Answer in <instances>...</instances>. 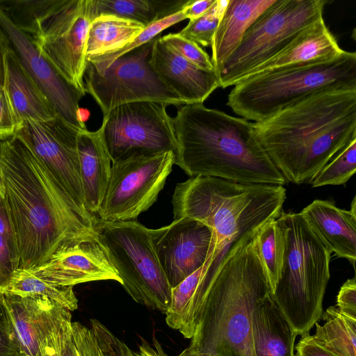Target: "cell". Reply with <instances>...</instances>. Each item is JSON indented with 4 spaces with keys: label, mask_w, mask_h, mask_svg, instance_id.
I'll return each instance as SVG.
<instances>
[{
    "label": "cell",
    "mask_w": 356,
    "mask_h": 356,
    "mask_svg": "<svg viewBox=\"0 0 356 356\" xmlns=\"http://www.w3.org/2000/svg\"><path fill=\"white\" fill-rule=\"evenodd\" d=\"M0 171L19 268L40 266L64 243L95 232V216L77 206L21 135L0 138Z\"/></svg>",
    "instance_id": "1"
},
{
    "label": "cell",
    "mask_w": 356,
    "mask_h": 356,
    "mask_svg": "<svg viewBox=\"0 0 356 356\" xmlns=\"http://www.w3.org/2000/svg\"><path fill=\"white\" fill-rule=\"evenodd\" d=\"M254 124L261 145L286 181L310 184L356 140V88L321 90Z\"/></svg>",
    "instance_id": "2"
},
{
    "label": "cell",
    "mask_w": 356,
    "mask_h": 356,
    "mask_svg": "<svg viewBox=\"0 0 356 356\" xmlns=\"http://www.w3.org/2000/svg\"><path fill=\"white\" fill-rule=\"evenodd\" d=\"M172 122L177 142L175 164L191 177L286 184L261 145L254 123L203 104H185Z\"/></svg>",
    "instance_id": "3"
},
{
    "label": "cell",
    "mask_w": 356,
    "mask_h": 356,
    "mask_svg": "<svg viewBox=\"0 0 356 356\" xmlns=\"http://www.w3.org/2000/svg\"><path fill=\"white\" fill-rule=\"evenodd\" d=\"M255 234L229 246L209 273L211 284L189 348L217 356H254L253 309L272 293L256 249Z\"/></svg>",
    "instance_id": "4"
},
{
    "label": "cell",
    "mask_w": 356,
    "mask_h": 356,
    "mask_svg": "<svg viewBox=\"0 0 356 356\" xmlns=\"http://www.w3.org/2000/svg\"><path fill=\"white\" fill-rule=\"evenodd\" d=\"M286 196L284 186L197 176L176 185L172 211L174 219L192 218L211 229L212 269L229 246L278 218Z\"/></svg>",
    "instance_id": "5"
},
{
    "label": "cell",
    "mask_w": 356,
    "mask_h": 356,
    "mask_svg": "<svg viewBox=\"0 0 356 356\" xmlns=\"http://www.w3.org/2000/svg\"><path fill=\"white\" fill-rule=\"evenodd\" d=\"M278 219L284 229L285 250L272 295L297 336L302 337L321 319L332 252L300 213L282 212Z\"/></svg>",
    "instance_id": "6"
},
{
    "label": "cell",
    "mask_w": 356,
    "mask_h": 356,
    "mask_svg": "<svg viewBox=\"0 0 356 356\" xmlns=\"http://www.w3.org/2000/svg\"><path fill=\"white\" fill-rule=\"evenodd\" d=\"M329 88H356L355 52L343 50L331 60L244 78L229 92L227 105L241 118L259 122L313 93Z\"/></svg>",
    "instance_id": "7"
},
{
    "label": "cell",
    "mask_w": 356,
    "mask_h": 356,
    "mask_svg": "<svg viewBox=\"0 0 356 356\" xmlns=\"http://www.w3.org/2000/svg\"><path fill=\"white\" fill-rule=\"evenodd\" d=\"M93 228L127 293L136 302L165 313L172 287L159 261L152 229L136 220L104 222L96 217Z\"/></svg>",
    "instance_id": "8"
},
{
    "label": "cell",
    "mask_w": 356,
    "mask_h": 356,
    "mask_svg": "<svg viewBox=\"0 0 356 356\" xmlns=\"http://www.w3.org/2000/svg\"><path fill=\"white\" fill-rule=\"evenodd\" d=\"M325 0H274L246 29L218 72L220 87L234 86L284 49L302 30L323 18Z\"/></svg>",
    "instance_id": "9"
},
{
    "label": "cell",
    "mask_w": 356,
    "mask_h": 356,
    "mask_svg": "<svg viewBox=\"0 0 356 356\" xmlns=\"http://www.w3.org/2000/svg\"><path fill=\"white\" fill-rule=\"evenodd\" d=\"M155 38L121 56L104 70L97 71L86 62V92L97 103L103 115L120 105L136 102L185 104L150 63Z\"/></svg>",
    "instance_id": "10"
},
{
    "label": "cell",
    "mask_w": 356,
    "mask_h": 356,
    "mask_svg": "<svg viewBox=\"0 0 356 356\" xmlns=\"http://www.w3.org/2000/svg\"><path fill=\"white\" fill-rule=\"evenodd\" d=\"M168 105L136 102L115 107L99 129L111 162L172 151L177 142Z\"/></svg>",
    "instance_id": "11"
},
{
    "label": "cell",
    "mask_w": 356,
    "mask_h": 356,
    "mask_svg": "<svg viewBox=\"0 0 356 356\" xmlns=\"http://www.w3.org/2000/svg\"><path fill=\"white\" fill-rule=\"evenodd\" d=\"M175 163L172 151L112 163L109 183L96 218L133 221L157 200Z\"/></svg>",
    "instance_id": "12"
},
{
    "label": "cell",
    "mask_w": 356,
    "mask_h": 356,
    "mask_svg": "<svg viewBox=\"0 0 356 356\" xmlns=\"http://www.w3.org/2000/svg\"><path fill=\"white\" fill-rule=\"evenodd\" d=\"M91 21L88 0H58L31 39L62 76L86 95V47Z\"/></svg>",
    "instance_id": "13"
},
{
    "label": "cell",
    "mask_w": 356,
    "mask_h": 356,
    "mask_svg": "<svg viewBox=\"0 0 356 356\" xmlns=\"http://www.w3.org/2000/svg\"><path fill=\"white\" fill-rule=\"evenodd\" d=\"M79 132L56 115L47 121L24 120L16 133L29 143L77 206L90 214L84 207L80 177L76 142Z\"/></svg>",
    "instance_id": "14"
},
{
    "label": "cell",
    "mask_w": 356,
    "mask_h": 356,
    "mask_svg": "<svg viewBox=\"0 0 356 356\" xmlns=\"http://www.w3.org/2000/svg\"><path fill=\"white\" fill-rule=\"evenodd\" d=\"M0 25L10 47L56 114L76 130H86L79 108V102L85 95L62 76L40 53L31 38L19 30L1 8Z\"/></svg>",
    "instance_id": "15"
},
{
    "label": "cell",
    "mask_w": 356,
    "mask_h": 356,
    "mask_svg": "<svg viewBox=\"0 0 356 356\" xmlns=\"http://www.w3.org/2000/svg\"><path fill=\"white\" fill-rule=\"evenodd\" d=\"M28 270L47 282L64 287L101 280L122 284L95 232L64 243L44 263Z\"/></svg>",
    "instance_id": "16"
},
{
    "label": "cell",
    "mask_w": 356,
    "mask_h": 356,
    "mask_svg": "<svg viewBox=\"0 0 356 356\" xmlns=\"http://www.w3.org/2000/svg\"><path fill=\"white\" fill-rule=\"evenodd\" d=\"M152 234L159 261L172 288L207 261L212 234L197 220L174 219L167 226L152 229Z\"/></svg>",
    "instance_id": "17"
},
{
    "label": "cell",
    "mask_w": 356,
    "mask_h": 356,
    "mask_svg": "<svg viewBox=\"0 0 356 356\" xmlns=\"http://www.w3.org/2000/svg\"><path fill=\"white\" fill-rule=\"evenodd\" d=\"M16 356H42L45 339L65 308L45 296L0 294Z\"/></svg>",
    "instance_id": "18"
},
{
    "label": "cell",
    "mask_w": 356,
    "mask_h": 356,
    "mask_svg": "<svg viewBox=\"0 0 356 356\" xmlns=\"http://www.w3.org/2000/svg\"><path fill=\"white\" fill-rule=\"evenodd\" d=\"M150 63L161 79L185 104H203L220 87L215 70L197 67L165 44L161 37L154 41Z\"/></svg>",
    "instance_id": "19"
},
{
    "label": "cell",
    "mask_w": 356,
    "mask_h": 356,
    "mask_svg": "<svg viewBox=\"0 0 356 356\" xmlns=\"http://www.w3.org/2000/svg\"><path fill=\"white\" fill-rule=\"evenodd\" d=\"M356 198L350 210L337 207L330 200H315L300 213L312 232L325 246L355 269Z\"/></svg>",
    "instance_id": "20"
},
{
    "label": "cell",
    "mask_w": 356,
    "mask_h": 356,
    "mask_svg": "<svg viewBox=\"0 0 356 356\" xmlns=\"http://www.w3.org/2000/svg\"><path fill=\"white\" fill-rule=\"evenodd\" d=\"M343 51L323 17L302 30L280 52L243 79L280 68L331 60Z\"/></svg>",
    "instance_id": "21"
},
{
    "label": "cell",
    "mask_w": 356,
    "mask_h": 356,
    "mask_svg": "<svg viewBox=\"0 0 356 356\" xmlns=\"http://www.w3.org/2000/svg\"><path fill=\"white\" fill-rule=\"evenodd\" d=\"M76 142L84 207L96 216L109 183L112 162L99 129L79 131Z\"/></svg>",
    "instance_id": "22"
},
{
    "label": "cell",
    "mask_w": 356,
    "mask_h": 356,
    "mask_svg": "<svg viewBox=\"0 0 356 356\" xmlns=\"http://www.w3.org/2000/svg\"><path fill=\"white\" fill-rule=\"evenodd\" d=\"M296 337L272 293L256 303L252 317L254 356H296Z\"/></svg>",
    "instance_id": "23"
},
{
    "label": "cell",
    "mask_w": 356,
    "mask_h": 356,
    "mask_svg": "<svg viewBox=\"0 0 356 356\" xmlns=\"http://www.w3.org/2000/svg\"><path fill=\"white\" fill-rule=\"evenodd\" d=\"M274 0H228L211 42V62L218 74L252 22Z\"/></svg>",
    "instance_id": "24"
},
{
    "label": "cell",
    "mask_w": 356,
    "mask_h": 356,
    "mask_svg": "<svg viewBox=\"0 0 356 356\" xmlns=\"http://www.w3.org/2000/svg\"><path fill=\"white\" fill-rule=\"evenodd\" d=\"M4 86L21 122L28 119L47 121L56 116L51 103L25 70L11 47L6 58Z\"/></svg>",
    "instance_id": "25"
},
{
    "label": "cell",
    "mask_w": 356,
    "mask_h": 356,
    "mask_svg": "<svg viewBox=\"0 0 356 356\" xmlns=\"http://www.w3.org/2000/svg\"><path fill=\"white\" fill-rule=\"evenodd\" d=\"M131 350L96 319L90 327L65 319L61 338V356H131Z\"/></svg>",
    "instance_id": "26"
},
{
    "label": "cell",
    "mask_w": 356,
    "mask_h": 356,
    "mask_svg": "<svg viewBox=\"0 0 356 356\" xmlns=\"http://www.w3.org/2000/svg\"><path fill=\"white\" fill-rule=\"evenodd\" d=\"M188 0H88L90 21L100 15L128 19L145 27L181 10Z\"/></svg>",
    "instance_id": "27"
},
{
    "label": "cell",
    "mask_w": 356,
    "mask_h": 356,
    "mask_svg": "<svg viewBox=\"0 0 356 356\" xmlns=\"http://www.w3.org/2000/svg\"><path fill=\"white\" fill-rule=\"evenodd\" d=\"M136 22L111 15H100L89 26L86 47V58L123 48L145 29Z\"/></svg>",
    "instance_id": "28"
},
{
    "label": "cell",
    "mask_w": 356,
    "mask_h": 356,
    "mask_svg": "<svg viewBox=\"0 0 356 356\" xmlns=\"http://www.w3.org/2000/svg\"><path fill=\"white\" fill-rule=\"evenodd\" d=\"M323 325L314 324L312 337L339 356H356V318L341 313L336 306L323 312Z\"/></svg>",
    "instance_id": "29"
},
{
    "label": "cell",
    "mask_w": 356,
    "mask_h": 356,
    "mask_svg": "<svg viewBox=\"0 0 356 356\" xmlns=\"http://www.w3.org/2000/svg\"><path fill=\"white\" fill-rule=\"evenodd\" d=\"M0 294L45 296L70 312L78 308V300L73 287L51 284L24 268H17L8 277L0 286Z\"/></svg>",
    "instance_id": "30"
},
{
    "label": "cell",
    "mask_w": 356,
    "mask_h": 356,
    "mask_svg": "<svg viewBox=\"0 0 356 356\" xmlns=\"http://www.w3.org/2000/svg\"><path fill=\"white\" fill-rule=\"evenodd\" d=\"M254 241L273 293L280 278L285 250L284 229L279 219L262 226Z\"/></svg>",
    "instance_id": "31"
},
{
    "label": "cell",
    "mask_w": 356,
    "mask_h": 356,
    "mask_svg": "<svg viewBox=\"0 0 356 356\" xmlns=\"http://www.w3.org/2000/svg\"><path fill=\"white\" fill-rule=\"evenodd\" d=\"M186 19V15L181 10L147 26L134 41L127 44L123 48L108 54L88 58H86V62L97 71L104 70L121 56L149 42L157 37V35L165 29Z\"/></svg>",
    "instance_id": "32"
},
{
    "label": "cell",
    "mask_w": 356,
    "mask_h": 356,
    "mask_svg": "<svg viewBox=\"0 0 356 356\" xmlns=\"http://www.w3.org/2000/svg\"><path fill=\"white\" fill-rule=\"evenodd\" d=\"M356 171V140L326 164L311 181L312 187L345 184Z\"/></svg>",
    "instance_id": "33"
},
{
    "label": "cell",
    "mask_w": 356,
    "mask_h": 356,
    "mask_svg": "<svg viewBox=\"0 0 356 356\" xmlns=\"http://www.w3.org/2000/svg\"><path fill=\"white\" fill-rule=\"evenodd\" d=\"M228 0H216L213 6L198 18L189 21L179 33L182 37L198 45L209 47Z\"/></svg>",
    "instance_id": "34"
},
{
    "label": "cell",
    "mask_w": 356,
    "mask_h": 356,
    "mask_svg": "<svg viewBox=\"0 0 356 356\" xmlns=\"http://www.w3.org/2000/svg\"><path fill=\"white\" fill-rule=\"evenodd\" d=\"M162 40L177 53L197 67L215 70L209 54L197 43L177 33H170L161 38Z\"/></svg>",
    "instance_id": "35"
},
{
    "label": "cell",
    "mask_w": 356,
    "mask_h": 356,
    "mask_svg": "<svg viewBox=\"0 0 356 356\" xmlns=\"http://www.w3.org/2000/svg\"><path fill=\"white\" fill-rule=\"evenodd\" d=\"M21 122L19 120L5 86L0 87V138L15 134Z\"/></svg>",
    "instance_id": "36"
},
{
    "label": "cell",
    "mask_w": 356,
    "mask_h": 356,
    "mask_svg": "<svg viewBox=\"0 0 356 356\" xmlns=\"http://www.w3.org/2000/svg\"><path fill=\"white\" fill-rule=\"evenodd\" d=\"M19 266V256L0 234V286Z\"/></svg>",
    "instance_id": "37"
},
{
    "label": "cell",
    "mask_w": 356,
    "mask_h": 356,
    "mask_svg": "<svg viewBox=\"0 0 356 356\" xmlns=\"http://www.w3.org/2000/svg\"><path fill=\"white\" fill-rule=\"evenodd\" d=\"M339 310L353 318H356V278L347 280L341 286L337 296Z\"/></svg>",
    "instance_id": "38"
},
{
    "label": "cell",
    "mask_w": 356,
    "mask_h": 356,
    "mask_svg": "<svg viewBox=\"0 0 356 356\" xmlns=\"http://www.w3.org/2000/svg\"><path fill=\"white\" fill-rule=\"evenodd\" d=\"M70 314H71V312L68 309H65L47 335L44 343L42 356H61L60 349L63 326L65 319Z\"/></svg>",
    "instance_id": "39"
},
{
    "label": "cell",
    "mask_w": 356,
    "mask_h": 356,
    "mask_svg": "<svg viewBox=\"0 0 356 356\" xmlns=\"http://www.w3.org/2000/svg\"><path fill=\"white\" fill-rule=\"evenodd\" d=\"M295 349L296 356H339L320 344L309 334L301 337Z\"/></svg>",
    "instance_id": "40"
},
{
    "label": "cell",
    "mask_w": 356,
    "mask_h": 356,
    "mask_svg": "<svg viewBox=\"0 0 356 356\" xmlns=\"http://www.w3.org/2000/svg\"><path fill=\"white\" fill-rule=\"evenodd\" d=\"M216 0H188L182 10L189 21L194 20L207 12Z\"/></svg>",
    "instance_id": "41"
},
{
    "label": "cell",
    "mask_w": 356,
    "mask_h": 356,
    "mask_svg": "<svg viewBox=\"0 0 356 356\" xmlns=\"http://www.w3.org/2000/svg\"><path fill=\"white\" fill-rule=\"evenodd\" d=\"M0 356H16V350L10 339L5 315L0 304Z\"/></svg>",
    "instance_id": "42"
},
{
    "label": "cell",
    "mask_w": 356,
    "mask_h": 356,
    "mask_svg": "<svg viewBox=\"0 0 356 356\" xmlns=\"http://www.w3.org/2000/svg\"><path fill=\"white\" fill-rule=\"evenodd\" d=\"M10 49L8 39L0 25V87L5 86L6 58Z\"/></svg>",
    "instance_id": "43"
},
{
    "label": "cell",
    "mask_w": 356,
    "mask_h": 356,
    "mask_svg": "<svg viewBox=\"0 0 356 356\" xmlns=\"http://www.w3.org/2000/svg\"><path fill=\"white\" fill-rule=\"evenodd\" d=\"M131 356H168L156 339L149 343L143 341L137 352H131Z\"/></svg>",
    "instance_id": "44"
},
{
    "label": "cell",
    "mask_w": 356,
    "mask_h": 356,
    "mask_svg": "<svg viewBox=\"0 0 356 356\" xmlns=\"http://www.w3.org/2000/svg\"><path fill=\"white\" fill-rule=\"evenodd\" d=\"M179 356H217V355H213L211 353L195 350L191 349L188 347H187L179 355Z\"/></svg>",
    "instance_id": "45"
},
{
    "label": "cell",
    "mask_w": 356,
    "mask_h": 356,
    "mask_svg": "<svg viewBox=\"0 0 356 356\" xmlns=\"http://www.w3.org/2000/svg\"><path fill=\"white\" fill-rule=\"evenodd\" d=\"M3 184L2 180V177L0 171V197L3 198Z\"/></svg>",
    "instance_id": "46"
}]
</instances>
